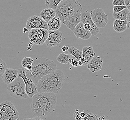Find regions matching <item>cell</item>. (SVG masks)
<instances>
[{
	"mask_svg": "<svg viewBox=\"0 0 130 120\" xmlns=\"http://www.w3.org/2000/svg\"><path fill=\"white\" fill-rule=\"evenodd\" d=\"M31 110L35 116L45 118L55 110L57 97L55 93H38L32 98Z\"/></svg>",
	"mask_w": 130,
	"mask_h": 120,
	"instance_id": "1",
	"label": "cell"
},
{
	"mask_svg": "<svg viewBox=\"0 0 130 120\" xmlns=\"http://www.w3.org/2000/svg\"><path fill=\"white\" fill-rule=\"evenodd\" d=\"M65 80L64 73L60 69H57L38 81L37 84L38 92L57 94L62 87Z\"/></svg>",
	"mask_w": 130,
	"mask_h": 120,
	"instance_id": "2",
	"label": "cell"
},
{
	"mask_svg": "<svg viewBox=\"0 0 130 120\" xmlns=\"http://www.w3.org/2000/svg\"><path fill=\"white\" fill-rule=\"evenodd\" d=\"M56 69L57 65L53 60L45 57L36 58L32 69L26 70V73L28 78L37 84L42 78Z\"/></svg>",
	"mask_w": 130,
	"mask_h": 120,
	"instance_id": "3",
	"label": "cell"
},
{
	"mask_svg": "<svg viewBox=\"0 0 130 120\" xmlns=\"http://www.w3.org/2000/svg\"><path fill=\"white\" fill-rule=\"evenodd\" d=\"M82 6L78 0H62L55 10L56 15L63 21L74 13L82 11Z\"/></svg>",
	"mask_w": 130,
	"mask_h": 120,
	"instance_id": "4",
	"label": "cell"
},
{
	"mask_svg": "<svg viewBox=\"0 0 130 120\" xmlns=\"http://www.w3.org/2000/svg\"><path fill=\"white\" fill-rule=\"evenodd\" d=\"M7 89L12 97L17 99H26L29 98L25 92V83L19 76L13 82L8 85Z\"/></svg>",
	"mask_w": 130,
	"mask_h": 120,
	"instance_id": "5",
	"label": "cell"
},
{
	"mask_svg": "<svg viewBox=\"0 0 130 120\" xmlns=\"http://www.w3.org/2000/svg\"><path fill=\"white\" fill-rule=\"evenodd\" d=\"M28 38L33 43L38 45H43L49 36L48 30L43 28L33 29L28 34Z\"/></svg>",
	"mask_w": 130,
	"mask_h": 120,
	"instance_id": "6",
	"label": "cell"
},
{
	"mask_svg": "<svg viewBox=\"0 0 130 120\" xmlns=\"http://www.w3.org/2000/svg\"><path fill=\"white\" fill-rule=\"evenodd\" d=\"M18 70V76L21 78L25 83V92L29 98H32L34 95L38 93L37 85L28 78L26 73V71L25 68H20Z\"/></svg>",
	"mask_w": 130,
	"mask_h": 120,
	"instance_id": "7",
	"label": "cell"
},
{
	"mask_svg": "<svg viewBox=\"0 0 130 120\" xmlns=\"http://www.w3.org/2000/svg\"><path fill=\"white\" fill-rule=\"evenodd\" d=\"M93 21L99 28H104L108 22V16L103 9L98 8L90 12Z\"/></svg>",
	"mask_w": 130,
	"mask_h": 120,
	"instance_id": "8",
	"label": "cell"
},
{
	"mask_svg": "<svg viewBox=\"0 0 130 120\" xmlns=\"http://www.w3.org/2000/svg\"><path fill=\"white\" fill-rule=\"evenodd\" d=\"M25 27L28 29L43 28L48 30V23L38 16H32L28 19Z\"/></svg>",
	"mask_w": 130,
	"mask_h": 120,
	"instance_id": "9",
	"label": "cell"
},
{
	"mask_svg": "<svg viewBox=\"0 0 130 120\" xmlns=\"http://www.w3.org/2000/svg\"><path fill=\"white\" fill-rule=\"evenodd\" d=\"M0 110L7 113L12 120H16L19 118V113L13 103L10 101H5L1 103Z\"/></svg>",
	"mask_w": 130,
	"mask_h": 120,
	"instance_id": "10",
	"label": "cell"
},
{
	"mask_svg": "<svg viewBox=\"0 0 130 120\" xmlns=\"http://www.w3.org/2000/svg\"><path fill=\"white\" fill-rule=\"evenodd\" d=\"M49 36L45 42L48 47L58 46L62 41V33L59 30L49 31Z\"/></svg>",
	"mask_w": 130,
	"mask_h": 120,
	"instance_id": "11",
	"label": "cell"
},
{
	"mask_svg": "<svg viewBox=\"0 0 130 120\" xmlns=\"http://www.w3.org/2000/svg\"><path fill=\"white\" fill-rule=\"evenodd\" d=\"M81 22L83 24L88 23L92 26V30L90 32L93 36L98 35L100 32V28L98 27L93 22L91 16V13L89 11H81Z\"/></svg>",
	"mask_w": 130,
	"mask_h": 120,
	"instance_id": "12",
	"label": "cell"
},
{
	"mask_svg": "<svg viewBox=\"0 0 130 120\" xmlns=\"http://www.w3.org/2000/svg\"><path fill=\"white\" fill-rule=\"evenodd\" d=\"M80 12H78L73 13L63 21L62 23L73 32L77 25L81 22Z\"/></svg>",
	"mask_w": 130,
	"mask_h": 120,
	"instance_id": "13",
	"label": "cell"
},
{
	"mask_svg": "<svg viewBox=\"0 0 130 120\" xmlns=\"http://www.w3.org/2000/svg\"><path fill=\"white\" fill-rule=\"evenodd\" d=\"M73 32L76 38L82 40H88L92 35L90 32L86 31L84 28L82 22H80L77 25Z\"/></svg>",
	"mask_w": 130,
	"mask_h": 120,
	"instance_id": "14",
	"label": "cell"
},
{
	"mask_svg": "<svg viewBox=\"0 0 130 120\" xmlns=\"http://www.w3.org/2000/svg\"><path fill=\"white\" fill-rule=\"evenodd\" d=\"M18 73L19 70L16 69L7 68L2 77L3 82L7 85L13 82L18 77Z\"/></svg>",
	"mask_w": 130,
	"mask_h": 120,
	"instance_id": "15",
	"label": "cell"
},
{
	"mask_svg": "<svg viewBox=\"0 0 130 120\" xmlns=\"http://www.w3.org/2000/svg\"><path fill=\"white\" fill-rule=\"evenodd\" d=\"M83 57L80 60L83 63V66L88 64L89 63L95 55L92 46H86L83 48Z\"/></svg>",
	"mask_w": 130,
	"mask_h": 120,
	"instance_id": "16",
	"label": "cell"
},
{
	"mask_svg": "<svg viewBox=\"0 0 130 120\" xmlns=\"http://www.w3.org/2000/svg\"><path fill=\"white\" fill-rule=\"evenodd\" d=\"M103 61L100 56L95 55L88 64V68L92 73L101 71L102 68Z\"/></svg>",
	"mask_w": 130,
	"mask_h": 120,
	"instance_id": "17",
	"label": "cell"
},
{
	"mask_svg": "<svg viewBox=\"0 0 130 120\" xmlns=\"http://www.w3.org/2000/svg\"><path fill=\"white\" fill-rule=\"evenodd\" d=\"M56 12L52 8H45L40 13V17L46 22H49L56 16Z\"/></svg>",
	"mask_w": 130,
	"mask_h": 120,
	"instance_id": "18",
	"label": "cell"
},
{
	"mask_svg": "<svg viewBox=\"0 0 130 120\" xmlns=\"http://www.w3.org/2000/svg\"><path fill=\"white\" fill-rule=\"evenodd\" d=\"M62 23V22L60 18L56 15L55 17L48 22V31H51L59 30L61 26Z\"/></svg>",
	"mask_w": 130,
	"mask_h": 120,
	"instance_id": "19",
	"label": "cell"
},
{
	"mask_svg": "<svg viewBox=\"0 0 130 120\" xmlns=\"http://www.w3.org/2000/svg\"><path fill=\"white\" fill-rule=\"evenodd\" d=\"M126 20H115L113 22V29L117 33H122L127 28Z\"/></svg>",
	"mask_w": 130,
	"mask_h": 120,
	"instance_id": "20",
	"label": "cell"
},
{
	"mask_svg": "<svg viewBox=\"0 0 130 120\" xmlns=\"http://www.w3.org/2000/svg\"><path fill=\"white\" fill-rule=\"evenodd\" d=\"M65 53L73 55L78 60H80L83 57L82 51L73 46H70L68 51Z\"/></svg>",
	"mask_w": 130,
	"mask_h": 120,
	"instance_id": "21",
	"label": "cell"
},
{
	"mask_svg": "<svg viewBox=\"0 0 130 120\" xmlns=\"http://www.w3.org/2000/svg\"><path fill=\"white\" fill-rule=\"evenodd\" d=\"M34 61V59H33L31 57H25L21 61V65L26 70L30 71L32 68Z\"/></svg>",
	"mask_w": 130,
	"mask_h": 120,
	"instance_id": "22",
	"label": "cell"
},
{
	"mask_svg": "<svg viewBox=\"0 0 130 120\" xmlns=\"http://www.w3.org/2000/svg\"><path fill=\"white\" fill-rule=\"evenodd\" d=\"M130 12V11L126 8L124 10L122 11L115 13L113 12V17L115 20H126V17L127 16L128 14Z\"/></svg>",
	"mask_w": 130,
	"mask_h": 120,
	"instance_id": "23",
	"label": "cell"
},
{
	"mask_svg": "<svg viewBox=\"0 0 130 120\" xmlns=\"http://www.w3.org/2000/svg\"><path fill=\"white\" fill-rule=\"evenodd\" d=\"M71 58L70 55L66 54L65 53H62L58 56L56 59L58 62L60 63L69 64V61Z\"/></svg>",
	"mask_w": 130,
	"mask_h": 120,
	"instance_id": "24",
	"label": "cell"
},
{
	"mask_svg": "<svg viewBox=\"0 0 130 120\" xmlns=\"http://www.w3.org/2000/svg\"><path fill=\"white\" fill-rule=\"evenodd\" d=\"M62 0H45V5L47 8H52L56 10L58 5Z\"/></svg>",
	"mask_w": 130,
	"mask_h": 120,
	"instance_id": "25",
	"label": "cell"
},
{
	"mask_svg": "<svg viewBox=\"0 0 130 120\" xmlns=\"http://www.w3.org/2000/svg\"><path fill=\"white\" fill-rule=\"evenodd\" d=\"M7 69V65L4 61L0 59V76L2 77Z\"/></svg>",
	"mask_w": 130,
	"mask_h": 120,
	"instance_id": "26",
	"label": "cell"
},
{
	"mask_svg": "<svg viewBox=\"0 0 130 120\" xmlns=\"http://www.w3.org/2000/svg\"><path fill=\"white\" fill-rule=\"evenodd\" d=\"M84 118L85 120H98L99 118L98 117V115H94L92 113H89Z\"/></svg>",
	"mask_w": 130,
	"mask_h": 120,
	"instance_id": "27",
	"label": "cell"
},
{
	"mask_svg": "<svg viewBox=\"0 0 130 120\" xmlns=\"http://www.w3.org/2000/svg\"><path fill=\"white\" fill-rule=\"evenodd\" d=\"M126 8H127L126 5L125 6H113V12L118 13L122 11V10H124Z\"/></svg>",
	"mask_w": 130,
	"mask_h": 120,
	"instance_id": "28",
	"label": "cell"
},
{
	"mask_svg": "<svg viewBox=\"0 0 130 120\" xmlns=\"http://www.w3.org/2000/svg\"><path fill=\"white\" fill-rule=\"evenodd\" d=\"M112 4L113 6H125V0H113Z\"/></svg>",
	"mask_w": 130,
	"mask_h": 120,
	"instance_id": "29",
	"label": "cell"
},
{
	"mask_svg": "<svg viewBox=\"0 0 130 120\" xmlns=\"http://www.w3.org/2000/svg\"><path fill=\"white\" fill-rule=\"evenodd\" d=\"M69 64L72 65L74 67H77L78 66V60L76 58L74 59V58H71L69 61Z\"/></svg>",
	"mask_w": 130,
	"mask_h": 120,
	"instance_id": "30",
	"label": "cell"
},
{
	"mask_svg": "<svg viewBox=\"0 0 130 120\" xmlns=\"http://www.w3.org/2000/svg\"><path fill=\"white\" fill-rule=\"evenodd\" d=\"M74 117L75 118V119L76 120H80L82 118L81 116L80 113L78 112V110H76L75 111L74 114H73Z\"/></svg>",
	"mask_w": 130,
	"mask_h": 120,
	"instance_id": "31",
	"label": "cell"
},
{
	"mask_svg": "<svg viewBox=\"0 0 130 120\" xmlns=\"http://www.w3.org/2000/svg\"><path fill=\"white\" fill-rule=\"evenodd\" d=\"M84 27L85 30L91 32L92 30V26L88 23H85L84 24Z\"/></svg>",
	"mask_w": 130,
	"mask_h": 120,
	"instance_id": "32",
	"label": "cell"
},
{
	"mask_svg": "<svg viewBox=\"0 0 130 120\" xmlns=\"http://www.w3.org/2000/svg\"><path fill=\"white\" fill-rule=\"evenodd\" d=\"M126 20L127 21V28L129 29H130V12L128 14Z\"/></svg>",
	"mask_w": 130,
	"mask_h": 120,
	"instance_id": "33",
	"label": "cell"
},
{
	"mask_svg": "<svg viewBox=\"0 0 130 120\" xmlns=\"http://www.w3.org/2000/svg\"><path fill=\"white\" fill-rule=\"evenodd\" d=\"M69 47H70V46H68V45H64V46H63L62 48H61V50H62L63 52H66L68 50Z\"/></svg>",
	"mask_w": 130,
	"mask_h": 120,
	"instance_id": "34",
	"label": "cell"
},
{
	"mask_svg": "<svg viewBox=\"0 0 130 120\" xmlns=\"http://www.w3.org/2000/svg\"><path fill=\"white\" fill-rule=\"evenodd\" d=\"M23 120H45L41 118L37 117L35 118H27V119H25Z\"/></svg>",
	"mask_w": 130,
	"mask_h": 120,
	"instance_id": "35",
	"label": "cell"
},
{
	"mask_svg": "<svg viewBox=\"0 0 130 120\" xmlns=\"http://www.w3.org/2000/svg\"><path fill=\"white\" fill-rule=\"evenodd\" d=\"M125 5L130 12V0H125Z\"/></svg>",
	"mask_w": 130,
	"mask_h": 120,
	"instance_id": "36",
	"label": "cell"
},
{
	"mask_svg": "<svg viewBox=\"0 0 130 120\" xmlns=\"http://www.w3.org/2000/svg\"><path fill=\"white\" fill-rule=\"evenodd\" d=\"M98 120H109L108 119H107L106 117H105V116H100V117L98 118Z\"/></svg>",
	"mask_w": 130,
	"mask_h": 120,
	"instance_id": "37",
	"label": "cell"
},
{
	"mask_svg": "<svg viewBox=\"0 0 130 120\" xmlns=\"http://www.w3.org/2000/svg\"><path fill=\"white\" fill-rule=\"evenodd\" d=\"M80 115H81V116L82 117V118H84L85 117V116L86 115L85 112H82L80 113Z\"/></svg>",
	"mask_w": 130,
	"mask_h": 120,
	"instance_id": "38",
	"label": "cell"
},
{
	"mask_svg": "<svg viewBox=\"0 0 130 120\" xmlns=\"http://www.w3.org/2000/svg\"><path fill=\"white\" fill-rule=\"evenodd\" d=\"M28 30H29V29L26 27L24 28V33H26V32H28Z\"/></svg>",
	"mask_w": 130,
	"mask_h": 120,
	"instance_id": "39",
	"label": "cell"
},
{
	"mask_svg": "<svg viewBox=\"0 0 130 120\" xmlns=\"http://www.w3.org/2000/svg\"><path fill=\"white\" fill-rule=\"evenodd\" d=\"M85 120V119H84V118H82V119H81V120Z\"/></svg>",
	"mask_w": 130,
	"mask_h": 120,
	"instance_id": "40",
	"label": "cell"
},
{
	"mask_svg": "<svg viewBox=\"0 0 130 120\" xmlns=\"http://www.w3.org/2000/svg\"><path fill=\"white\" fill-rule=\"evenodd\" d=\"M20 120V118H18V119H17V120Z\"/></svg>",
	"mask_w": 130,
	"mask_h": 120,
	"instance_id": "41",
	"label": "cell"
},
{
	"mask_svg": "<svg viewBox=\"0 0 130 120\" xmlns=\"http://www.w3.org/2000/svg\"></svg>",
	"mask_w": 130,
	"mask_h": 120,
	"instance_id": "42",
	"label": "cell"
}]
</instances>
